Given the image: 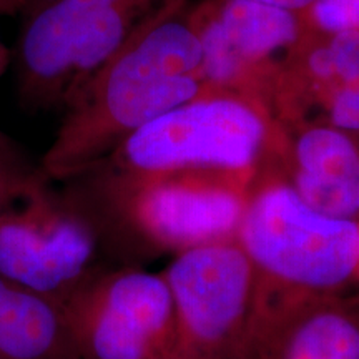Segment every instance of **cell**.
I'll use <instances>...</instances> for the list:
<instances>
[{"mask_svg":"<svg viewBox=\"0 0 359 359\" xmlns=\"http://www.w3.org/2000/svg\"><path fill=\"white\" fill-rule=\"evenodd\" d=\"M208 90L187 0L143 30L67 102L40 167L52 182H64L109 158L147 123Z\"/></svg>","mask_w":359,"mask_h":359,"instance_id":"1","label":"cell"},{"mask_svg":"<svg viewBox=\"0 0 359 359\" xmlns=\"http://www.w3.org/2000/svg\"><path fill=\"white\" fill-rule=\"evenodd\" d=\"M257 177L180 170L128 172L97 163L57 182L95 228L114 266L233 241Z\"/></svg>","mask_w":359,"mask_h":359,"instance_id":"2","label":"cell"},{"mask_svg":"<svg viewBox=\"0 0 359 359\" xmlns=\"http://www.w3.org/2000/svg\"><path fill=\"white\" fill-rule=\"evenodd\" d=\"M235 241L257 281L253 359L294 309L346 293L356 283L358 219L314 210L280 165L255 180Z\"/></svg>","mask_w":359,"mask_h":359,"instance_id":"3","label":"cell"},{"mask_svg":"<svg viewBox=\"0 0 359 359\" xmlns=\"http://www.w3.org/2000/svg\"><path fill=\"white\" fill-rule=\"evenodd\" d=\"M187 0H29L15 50L22 107L64 110L93 75Z\"/></svg>","mask_w":359,"mask_h":359,"instance_id":"4","label":"cell"},{"mask_svg":"<svg viewBox=\"0 0 359 359\" xmlns=\"http://www.w3.org/2000/svg\"><path fill=\"white\" fill-rule=\"evenodd\" d=\"M285 132L262 102L208 90L147 123L100 163L128 172L203 170L258 177L280 165Z\"/></svg>","mask_w":359,"mask_h":359,"instance_id":"5","label":"cell"},{"mask_svg":"<svg viewBox=\"0 0 359 359\" xmlns=\"http://www.w3.org/2000/svg\"><path fill=\"white\" fill-rule=\"evenodd\" d=\"M161 275L173 298V356L253 359L257 281L235 240L175 255Z\"/></svg>","mask_w":359,"mask_h":359,"instance_id":"6","label":"cell"},{"mask_svg":"<svg viewBox=\"0 0 359 359\" xmlns=\"http://www.w3.org/2000/svg\"><path fill=\"white\" fill-rule=\"evenodd\" d=\"M109 263L95 228L57 182L45 177L0 210V275L62 306Z\"/></svg>","mask_w":359,"mask_h":359,"instance_id":"7","label":"cell"},{"mask_svg":"<svg viewBox=\"0 0 359 359\" xmlns=\"http://www.w3.org/2000/svg\"><path fill=\"white\" fill-rule=\"evenodd\" d=\"M82 359H168L175 354V308L160 273L107 266L64 304Z\"/></svg>","mask_w":359,"mask_h":359,"instance_id":"8","label":"cell"},{"mask_svg":"<svg viewBox=\"0 0 359 359\" xmlns=\"http://www.w3.org/2000/svg\"><path fill=\"white\" fill-rule=\"evenodd\" d=\"M208 87L262 102L269 110L290 53L306 32L303 17L258 0L191 6Z\"/></svg>","mask_w":359,"mask_h":359,"instance_id":"9","label":"cell"},{"mask_svg":"<svg viewBox=\"0 0 359 359\" xmlns=\"http://www.w3.org/2000/svg\"><path fill=\"white\" fill-rule=\"evenodd\" d=\"M269 111L283 130L318 111L311 123L359 133V34L306 29L286 60Z\"/></svg>","mask_w":359,"mask_h":359,"instance_id":"10","label":"cell"},{"mask_svg":"<svg viewBox=\"0 0 359 359\" xmlns=\"http://www.w3.org/2000/svg\"><path fill=\"white\" fill-rule=\"evenodd\" d=\"M280 168L290 185L318 212L359 219V137L325 123L283 130Z\"/></svg>","mask_w":359,"mask_h":359,"instance_id":"11","label":"cell"},{"mask_svg":"<svg viewBox=\"0 0 359 359\" xmlns=\"http://www.w3.org/2000/svg\"><path fill=\"white\" fill-rule=\"evenodd\" d=\"M257 359H359V298L343 293L294 309Z\"/></svg>","mask_w":359,"mask_h":359,"instance_id":"12","label":"cell"},{"mask_svg":"<svg viewBox=\"0 0 359 359\" xmlns=\"http://www.w3.org/2000/svg\"><path fill=\"white\" fill-rule=\"evenodd\" d=\"M0 356L82 359L65 308L0 275Z\"/></svg>","mask_w":359,"mask_h":359,"instance_id":"13","label":"cell"},{"mask_svg":"<svg viewBox=\"0 0 359 359\" xmlns=\"http://www.w3.org/2000/svg\"><path fill=\"white\" fill-rule=\"evenodd\" d=\"M45 177L40 161L0 130V210L24 198Z\"/></svg>","mask_w":359,"mask_h":359,"instance_id":"14","label":"cell"},{"mask_svg":"<svg viewBox=\"0 0 359 359\" xmlns=\"http://www.w3.org/2000/svg\"><path fill=\"white\" fill-rule=\"evenodd\" d=\"M302 17L313 32L359 34V0H313Z\"/></svg>","mask_w":359,"mask_h":359,"instance_id":"15","label":"cell"},{"mask_svg":"<svg viewBox=\"0 0 359 359\" xmlns=\"http://www.w3.org/2000/svg\"><path fill=\"white\" fill-rule=\"evenodd\" d=\"M258 2H264V4H269V6L286 8V11L296 12L302 15V13L311 6L313 0H258Z\"/></svg>","mask_w":359,"mask_h":359,"instance_id":"16","label":"cell"},{"mask_svg":"<svg viewBox=\"0 0 359 359\" xmlns=\"http://www.w3.org/2000/svg\"><path fill=\"white\" fill-rule=\"evenodd\" d=\"M29 0H0V17L20 15Z\"/></svg>","mask_w":359,"mask_h":359,"instance_id":"17","label":"cell"},{"mask_svg":"<svg viewBox=\"0 0 359 359\" xmlns=\"http://www.w3.org/2000/svg\"><path fill=\"white\" fill-rule=\"evenodd\" d=\"M8 64V50L4 47L2 40H0V74H2L4 69H6Z\"/></svg>","mask_w":359,"mask_h":359,"instance_id":"18","label":"cell"},{"mask_svg":"<svg viewBox=\"0 0 359 359\" xmlns=\"http://www.w3.org/2000/svg\"><path fill=\"white\" fill-rule=\"evenodd\" d=\"M356 283L359 285V219H358V262H356Z\"/></svg>","mask_w":359,"mask_h":359,"instance_id":"19","label":"cell"},{"mask_svg":"<svg viewBox=\"0 0 359 359\" xmlns=\"http://www.w3.org/2000/svg\"><path fill=\"white\" fill-rule=\"evenodd\" d=\"M168 359H185V358H180V356H172V358H168Z\"/></svg>","mask_w":359,"mask_h":359,"instance_id":"20","label":"cell"},{"mask_svg":"<svg viewBox=\"0 0 359 359\" xmlns=\"http://www.w3.org/2000/svg\"><path fill=\"white\" fill-rule=\"evenodd\" d=\"M0 359H4V358H2V356H0Z\"/></svg>","mask_w":359,"mask_h":359,"instance_id":"21","label":"cell"}]
</instances>
